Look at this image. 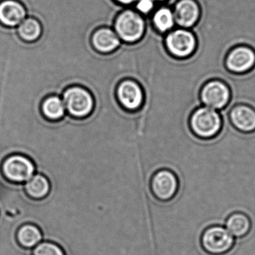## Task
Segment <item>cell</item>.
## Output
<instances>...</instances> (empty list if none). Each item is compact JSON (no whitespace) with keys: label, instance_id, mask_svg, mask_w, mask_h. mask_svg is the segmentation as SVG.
<instances>
[{"label":"cell","instance_id":"6da1fadb","mask_svg":"<svg viewBox=\"0 0 255 255\" xmlns=\"http://www.w3.org/2000/svg\"><path fill=\"white\" fill-rule=\"evenodd\" d=\"M113 29L125 44H134L142 39L147 27V17L132 8H125L116 14Z\"/></svg>","mask_w":255,"mask_h":255},{"label":"cell","instance_id":"7a4b0ae2","mask_svg":"<svg viewBox=\"0 0 255 255\" xmlns=\"http://www.w3.org/2000/svg\"><path fill=\"white\" fill-rule=\"evenodd\" d=\"M62 98L68 116L73 119H85L89 117L95 108V99L88 88L72 85L64 89Z\"/></svg>","mask_w":255,"mask_h":255},{"label":"cell","instance_id":"3957f363","mask_svg":"<svg viewBox=\"0 0 255 255\" xmlns=\"http://www.w3.org/2000/svg\"><path fill=\"white\" fill-rule=\"evenodd\" d=\"M189 128L192 133L202 140H210L220 133L222 119L217 110L205 106L194 110L189 118Z\"/></svg>","mask_w":255,"mask_h":255},{"label":"cell","instance_id":"277c9868","mask_svg":"<svg viewBox=\"0 0 255 255\" xmlns=\"http://www.w3.org/2000/svg\"><path fill=\"white\" fill-rule=\"evenodd\" d=\"M180 181L177 174L169 168L156 170L149 179V190L155 200L169 202L177 196Z\"/></svg>","mask_w":255,"mask_h":255},{"label":"cell","instance_id":"5b68a950","mask_svg":"<svg viewBox=\"0 0 255 255\" xmlns=\"http://www.w3.org/2000/svg\"><path fill=\"white\" fill-rule=\"evenodd\" d=\"M200 243L203 251L208 255H225L232 250L235 239L227 228L215 225L204 229Z\"/></svg>","mask_w":255,"mask_h":255},{"label":"cell","instance_id":"8992f818","mask_svg":"<svg viewBox=\"0 0 255 255\" xmlns=\"http://www.w3.org/2000/svg\"><path fill=\"white\" fill-rule=\"evenodd\" d=\"M167 52L176 59L191 57L196 51L197 39L191 29L175 27L164 37Z\"/></svg>","mask_w":255,"mask_h":255},{"label":"cell","instance_id":"52a82bcc","mask_svg":"<svg viewBox=\"0 0 255 255\" xmlns=\"http://www.w3.org/2000/svg\"><path fill=\"white\" fill-rule=\"evenodd\" d=\"M1 168L4 177L16 183H26L36 172L33 161L22 153H13L7 156Z\"/></svg>","mask_w":255,"mask_h":255},{"label":"cell","instance_id":"ba28073f","mask_svg":"<svg viewBox=\"0 0 255 255\" xmlns=\"http://www.w3.org/2000/svg\"><path fill=\"white\" fill-rule=\"evenodd\" d=\"M199 98L203 106L220 112L226 108L231 101V89L222 80L213 79L203 85Z\"/></svg>","mask_w":255,"mask_h":255},{"label":"cell","instance_id":"9c48e42d","mask_svg":"<svg viewBox=\"0 0 255 255\" xmlns=\"http://www.w3.org/2000/svg\"><path fill=\"white\" fill-rule=\"evenodd\" d=\"M116 101L128 112L134 113L142 107L145 99L141 85L134 79H125L118 83L115 90Z\"/></svg>","mask_w":255,"mask_h":255},{"label":"cell","instance_id":"30bf717a","mask_svg":"<svg viewBox=\"0 0 255 255\" xmlns=\"http://www.w3.org/2000/svg\"><path fill=\"white\" fill-rule=\"evenodd\" d=\"M225 65L232 74H247L255 68V51L246 44L235 46L227 54Z\"/></svg>","mask_w":255,"mask_h":255},{"label":"cell","instance_id":"8fae6325","mask_svg":"<svg viewBox=\"0 0 255 255\" xmlns=\"http://www.w3.org/2000/svg\"><path fill=\"white\" fill-rule=\"evenodd\" d=\"M172 11L176 27L192 29L201 17V7L196 0H177Z\"/></svg>","mask_w":255,"mask_h":255},{"label":"cell","instance_id":"7c38bea8","mask_svg":"<svg viewBox=\"0 0 255 255\" xmlns=\"http://www.w3.org/2000/svg\"><path fill=\"white\" fill-rule=\"evenodd\" d=\"M91 45L97 53L110 54L119 50L122 41L110 26L98 27L91 35Z\"/></svg>","mask_w":255,"mask_h":255},{"label":"cell","instance_id":"4fadbf2b","mask_svg":"<svg viewBox=\"0 0 255 255\" xmlns=\"http://www.w3.org/2000/svg\"><path fill=\"white\" fill-rule=\"evenodd\" d=\"M29 16L26 6L19 0L0 1V24L16 29Z\"/></svg>","mask_w":255,"mask_h":255},{"label":"cell","instance_id":"5bb4252c","mask_svg":"<svg viewBox=\"0 0 255 255\" xmlns=\"http://www.w3.org/2000/svg\"><path fill=\"white\" fill-rule=\"evenodd\" d=\"M228 119L234 129L243 133L255 131V109L248 104H236L228 113Z\"/></svg>","mask_w":255,"mask_h":255},{"label":"cell","instance_id":"9a60e30c","mask_svg":"<svg viewBox=\"0 0 255 255\" xmlns=\"http://www.w3.org/2000/svg\"><path fill=\"white\" fill-rule=\"evenodd\" d=\"M41 114L50 122H59L66 116L67 111L62 97L50 95L44 98L40 106Z\"/></svg>","mask_w":255,"mask_h":255},{"label":"cell","instance_id":"2e32d148","mask_svg":"<svg viewBox=\"0 0 255 255\" xmlns=\"http://www.w3.org/2000/svg\"><path fill=\"white\" fill-rule=\"evenodd\" d=\"M150 17L152 26L162 35H165L176 27L172 8L166 5H156Z\"/></svg>","mask_w":255,"mask_h":255},{"label":"cell","instance_id":"e0dca14e","mask_svg":"<svg viewBox=\"0 0 255 255\" xmlns=\"http://www.w3.org/2000/svg\"><path fill=\"white\" fill-rule=\"evenodd\" d=\"M44 32L42 23L36 17L28 16L17 28L16 32L23 42L34 43L41 38Z\"/></svg>","mask_w":255,"mask_h":255},{"label":"cell","instance_id":"ac0fdd59","mask_svg":"<svg viewBox=\"0 0 255 255\" xmlns=\"http://www.w3.org/2000/svg\"><path fill=\"white\" fill-rule=\"evenodd\" d=\"M225 226L234 237L243 238L250 232L252 227V220L246 213L235 212L227 218Z\"/></svg>","mask_w":255,"mask_h":255},{"label":"cell","instance_id":"d6986e66","mask_svg":"<svg viewBox=\"0 0 255 255\" xmlns=\"http://www.w3.org/2000/svg\"><path fill=\"white\" fill-rule=\"evenodd\" d=\"M17 242L22 247L32 249L43 240L41 229L32 223H26L18 228L16 234Z\"/></svg>","mask_w":255,"mask_h":255},{"label":"cell","instance_id":"ffe728a7","mask_svg":"<svg viewBox=\"0 0 255 255\" xmlns=\"http://www.w3.org/2000/svg\"><path fill=\"white\" fill-rule=\"evenodd\" d=\"M27 195L34 199L45 198L51 189L50 180L44 174L37 173L24 184Z\"/></svg>","mask_w":255,"mask_h":255},{"label":"cell","instance_id":"44dd1931","mask_svg":"<svg viewBox=\"0 0 255 255\" xmlns=\"http://www.w3.org/2000/svg\"><path fill=\"white\" fill-rule=\"evenodd\" d=\"M32 255H65L63 249L53 242H43L35 246Z\"/></svg>","mask_w":255,"mask_h":255},{"label":"cell","instance_id":"7402d4cb","mask_svg":"<svg viewBox=\"0 0 255 255\" xmlns=\"http://www.w3.org/2000/svg\"><path fill=\"white\" fill-rule=\"evenodd\" d=\"M156 4L153 0H138L133 8L144 17H148L156 9Z\"/></svg>","mask_w":255,"mask_h":255},{"label":"cell","instance_id":"603a6c76","mask_svg":"<svg viewBox=\"0 0 255 255\" xmlns=\"http://www.w3.org/2000/svg\"><path fill=\"white\" fill-rule=\"evenodd\" d=\"M113 1L124 8H131V7H133L138 0H113Z\"/></svg>","mask_w":255,"mask_h":255},{"label":"cell","instance_id":"cb8c5ba5","mask_svg":"<svg viewBox=\"0 0 255 255\" xmlns=\"http://www.w3.org/2000/svg\"><path fill=\"white\" fill-rule=\"evenodd\" d=\"M156 2V5H164L166 3L168 0H153Z\"/></svg>","mask_w":255,"mask_h":255},{"label":"cell","instance_id":"d4e9b609","mask_svg":"<svg viewBox=\"0 0 255 255\" xmlns=\"http://www.w3.org/2000/svg\"><path fill=\"white\" fill-rule=\"evenodd\" d=\"M50 147H53V146H50V147H44V150H46V149H48V148H50ZM39 152V151H38ZM38 153V151H34V152H32V153H29V157L31 159V156H32V155H33L34 153Z\"/></svg>","mask_w":255,"mask_h":255}]
</instances>
